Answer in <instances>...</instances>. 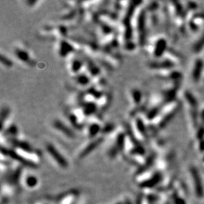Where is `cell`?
<instances>
[{
    "mask_svg": "<svg viewBox=\"0 0 204 204\" xmlns=\"http://www.w3.org/2000/svg\"><path fill=\"white\" fill-rule=\"evenodd\" d=\"M167 48L166 39L162 36H157V38L149 42L148 45V50L151 55L154 58H159L166 54Z\"/></svg>",
    "mask_w": 204,
    "mask_h": 204,
    "instance_id": "6da1fadb",
    "label": "cell"
},
{
    "mask_svg": "<svg viewBox=\"0 0 204 204\" xmlns=\"http://www.w3.org/2000/svg\"><path fill=\"white\" fill-rule=\"evenodd\" d=\"M85 129L87 138L91 140L97 138L96 136L98 135L99 132H102L103 127H102L101 122L98 120V118L92 117L91 121H88L85 124Z\"/></svg>",
    "mask_w": 204,
    "mask_h": 204,
    "instance_id": "7a4b0ae2",
    "label": "cell"
},
{
    "mask_svg": "<svg viewBox=\"0 0 204 204\" xmlns=\"http://www.w3.org/2000/svg\"><path fill=\"white\" fill-rule=\"evenodd\" d=\"M52 127L55 131L60 132V134H61L64 137H67L70 139H73L76 138L75 132H73V130L61 120H55L52 123Z\"/></svg>",
    "mask_w": 204,
    "mask_h": 204,
    "instance_id": "3957f363",
    "label": "cell"
},
{
    "mask_svg": "<svg viewBox=\"0 0 204 204\" xmlns=\"http://www.w3.org/2000/svg\"><path fill=\"white\" fill-rule=\"evenodd\" d=\"M75 44L73 43V42L61 39L57 45V52L58 55L61 57H66L67 55H72L74 51H75Z\"/></svg>",
    "mask_w": 204,
    "mask_h": 204,
    "instance_id": "277c9868",
    "label": "cell"
},
{
    "mask_svg": "<svg viewBox=\"0 0 204 204\" xmlns=\"http://www.w3.org/2000/svg\"><path fill=\"white\" fill-rule=\"evenodd\" d=\"M85 62L83 61L81 58L77 56H72L71 59L68 63V70L73 75H77L79 73L85 69Z\"/></svg>",
    "mask_w": 204,
    "mask_h": 204,
    "instance_id": "5b68a950",
    "label": "cell"
},
{
    "mask_svg": "<svg viewBox=\"0 0 204 204\" xmlns=\"http://www.w3.org/2000/svg\"><path fill=\"white\" fill-rule=\"evenodd\" d=\"M129 98H130L131 104H132V111L135 110H138V107H141L142 102H143V94L141 91L137 88H131L129 93Z\"/></svg>",
    "mask_w": 204,
    "mask_h": 204,
    "instance_id": "8992f818",
    "label": "cell"
},
{
    "mask_svg": "<svg viewBox=\"0 0 204 204\" xmlns=\"http://www.w3.org/2000/svg\"><path fill=\"white\" fill-rule=\"evenodd\" d=\"M14 53H15V55L16 56L17 59L20 60L21 62L28 64H31V61H33V59L31 58L30 55V52L25 48L20 46L15 47V50H14Z\"/></svg>",
    "mask_w": 204,
    "mask_h": 204,
    "instance_id": "52a82bcc",
    "label": "cell"
},
{
    "mask_svg": "<svg viewBox=\"0 0 204 204\" xmlns=\"http://www.w3.org/2000/svg\"><path fill=\"white\" fill-rule=\"evenodd\" d=\"M46 150L48 151V153H49L50 155L55 159V160L58 163V164H60L61 166H66L67 163H66L65 159H64V156L61 155V153H59V151L57 150V148L54 146L51 143H48L46 145Z\"/></svg>",
    "mask_w": 204,
    "mask_h": 204,
    "instance_id": "ba28073f",
    "label": "cell"
},
{
    "mask_svg": "<svg viewBox=\"0 0 204 204\" xmlns=\"http://www.w3.org/2000/svg\"><path fill=\"white\" fill-rule=\"evenodd\" d=\"M103 139H104V138L102 137V136H98V137L95 138L91 139V141H90L88 143H87L86 146L84 147V148L82 149L81 153H80L81 156H84V155L88 154V153H90L91 151H93L96 147H98V145L101 142H102Z\"/></svg>",
    "mask_w": 204,
    "mask_h": 204,
    "instance_id": "9c48e42d",
    "label": "cell"
},
{
    "mask_svg": "<svg viewBox=\"0 0 204 204\" xmlns=\"http://www.w3.org/2000/svg\"><path fill=\"white\" fill-rule=\"evenodd\" d=\"M192 72H191V77H192L193 80L194 81H198L200 80V77H201L202 73H203V63L202 60L197 59L194 63V66H193Z\"/></svg>",
    "mask_w": 204,
    "mask_h": 204,
    "instance_id": "30bf717a",
    "label": "cell"
},
{
    "mask_svg": "<svg viewBox=\"0 0 204 204\" xmlns=\"http://www.w3.org/2000/svg\"><path fill=\"white\" fill-rule=\"evenodd\" d=\"M10 115V110L9 107H5L2 108L1 112V121H2V126L5 124V122L7 121L9 119V116Z\"/></svg>",
    "mask_w": 204,
    "mask_h": 204,
    "instance_id": "8fae6325",
    "label": "cell"
},
{
    "mask_svg": "<svg viewBox=\"0 0 204 204\" xmlns=\"http://www.w3.org/2000/svg\"><path fill=\"white\" fill-rule=\"evenodd\" d=\"M1 62L3 65L6 66L7 67H11L12 66V64H13L12 61L9 58H8L7 57H5L4 55H2V54L1 55Z\"/></svg>",
    "mask_w": 204,
    "mask_h": 204,
    "instance_id": "7c38bea8",
    "label": "cell"
}]
</instances>
